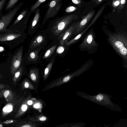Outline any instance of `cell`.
I'll use <instances>...</instances> for the list:
<instances>
[{"instance_id":"74e56055","label":"cell","mask_w":127,"mask_h":127,"mask_svg":"<svg viewBox=\"0 0 127 127\" xmlns=\"http://www.w3.org/2000/svg\"><path fill=\"white\" fill-rule=\"evenodd\" d=\"M126 17H127V9L126 10Z\"/></svg>"},{"instance_id":"52a82bcc","label":"cell","mask_w":127,"mask_h":127,"mask_svg":"<svg viewBox=\"0 0 127 127\" xmlns=\"http://www.w3.org/2000/svg\"><path fill=\"white\" fill-rule=\"evenodd\" d=\"M23 51L22 48L20 49L12 58L10 68V71L12 75H14L20 67L22 60Z\"/></svg>"},{"instance_id":"7a4b0ae2","label":"cell","mask_w":127,"mask_h":127,"mask_svg":"<svg viewBox=\"0 0 127 127\" xmlns=\"http://www.w3.org/2000/svg\"><path fill=\"white\" fill-rule=\"evenodd\" d=\"M23 4L20 2L14 8L10 10L6 14L0 16V32L6 31V28L11 22L14 17L22 7Z\"/></svg>"},{"instance_id":"d6986e66","label":"cell","mask_w":127,"mask_h":127,"mask_svg":"<svg viewBox=\"0 0 127 127\" xmlns=\"http://www.w3.org/2000/svg\"><path fill=\"white\" fill-rule=\"evenodd\" d=\"M46 0H37L35 3L32 5L30 7V11L32 13L36 9L38 8L39 6L42 3L44 2Z\"/></svg>"},{"instance_id":"836d02e7","label":"cell","mask_w":127,"mask_h":127,"mask_svg":"<svg viewBox=\"0 0 127 127\" xmlns=\"http://www.w3.org/2000/svg\"><path fill=\"white\" fill-rule=\"evenodd\" d=\"M5 85L1 83L0 84V90L3 89Z\"/></svg>"},{"instance_id":"9c48e42d","label":"cell","mask_w":127,"mask_h":127,"mask_svg":"<svg viewBox=\"0 0 127 127\" xmlns=\"http://www.w3.org/2000/svg\"><path fill=\"white\" fill-rule=\"evenodd\" d=\"M33 12L34 13V15L30 25L31 29L34 28L38 24L41 17L40 8H37Z\"/></svg>"},{"instance_id":"3957f363","label":"cell","mask_w":127,"mask_h":127,"mask_svg":"<svg viewBox=\"0 0 127 127\" xmlns=\"http://www.w3.org/2000/svg\"><path fill=\"white\" fill-rule=\"evenodd\" d=\"M63 0H51L48 5V9L43 18L42 23L44 24L49 19L54 17L61 9Z\"/></svg>"},{"instance_id":"1f68e13d","label":"cell","mask_w":127,"mask_h":127,"mask_svg":"<svg viewBox=\"0 0 127 127\" xmlns=\"http://www.w3.org/2000/svg\"><path fill=\"white\" fill-rule=\"evenodd\" d=\"M38 119L40 121H44L46 120L47 118L44 116H41L39 117Z\"/></svg>"},{"instance_id":"cb8c5ba5","label":"cell","mask_w":127,"mask_h":127,"mask_svg":"<svg viewBox=\"0 0 127 127\" xmlns=\"http://www.w3.org/2000/svg\"><path fill=\"white\" fill-rule=\"evenodd\" d=\"M77 9V8L74 6H70L68 7L65 10L66 12L69 13L72 12Z\"/></svg>"},{"instance_id":"e0dca14e","label":"cell","mask_w":127,"mask_h":127,"mask_svg":"<svg viewBox=\"0 0 127 127\" xmlns=\"http://www.w3.org/2000/svg\"><path fill=\"white\" fill-rule=\"evenodd\" d=\"M23 70V67L21 66L18 70L15 73L12 79L13 84L16 83L22 74Z\"/></svg>"},{"instance_id":"83f0119b","label":"cell","mask_w":127,"mask_h":127,"mask_svg":"<svg viewBox=\"0 0 127 127\" xmlns=\"http://www.w3.org/2000/svg\"><path fill=\"white\" fill-rule=\"evenodd\" d=\"M33 124H32V123H26L24 124H23L22 125L20 126L21 127H35Z\"/></svg>"},{"instance_id":"5b68a950","label":"cell","mask_w":127,"mask_h":127,"mask_svg":"<svg viewBox=\"0 0 127 127\" xmlns=\"http://www.w3.org/2000/svg\"><path fill=\"white\" fill-rule=\"evenodd\" d=\"M95 11L92 10L85 16L80 21L77 22L73 34L78 35L84 30V28L94 15Z\"/></svg>"},{"instance_id":"d590c367","label":"cell","mask_w":127,"mask_h":127,"mask_svg":"<svg viewBox=\"0 0 127 127\" xmlns=\"http://www.w3.org/2000/svg\"><path fill=\"white\" fill-rule=\"evenodd\" d=\"M39 105L38 104H35L34 105V107L36 108H38L39 107Z\"/></svg>"},{"instance_id":"8d00e7d4","label":"cell","mask_w":127,"mask_h":127,"mask_svg":"<svg viewBox=\"0 0 127 127\" xmlns=\"http://www.w3.org/2000/svg\"><path fill=\"white\" fill-rule=\"evenodd\" d=\"M3 126L1 124H0V127H2Z\"/></svg>"},{"instance_id":"7402d4cb","label":"cell","mask_w":127,"mask_h":127,"mask_svg":"<svg viewBox=\"0 0 127 127\" xmlns=\"http://www.w3.org/2000/svg\"><path fill=\"white\" fill-rule=\"evenodd\" d=\"M126 0H121L117 8V11H120L125 6Z\"/></svg>"},{"instance_id":"603a6c76","label":"cell","mask_w":127,"mask_h":127,"mask_svg":"<svg viewBox=\"0 0 127 127\" xmlns=\"http://www.w3.org/2000/svg\"><path fill=\"white\" fill-rule=\"evenodd\" d=\"M121 0H113L112 5L114 9H116L118 6Z\"/></svg>"},{"instance_id":"9a60e30c","label":"cell","mask_w":127,"mask_h":127,"mask_svg":"<svg viewBox=\"0 0 127 127\" xmlns=\"http://www.w3.org/2000/svg\"><path fill=\"white\" fill-rule=\"evenodd\" d=\"M19 0H9L5 5V10L9 11L14 8Z\"/></svg>"},{"instance_id":"4dcf8cb0","label":"cell","mask_w":127,"mask_h":127,"mask_svg":"<svg viewBox=\"0 0 127 127\" xmlns=\"http://www.w3.org/2000/svg\"><path fill=\"white\" fill-rule=\"evenodd\" d=\"M16 121L13 120H9L2 122L1 123L5 124H8L11 123Z\"/></svg>"},{"instance_id":"ac0fdd59","label":"cell","mask_w":127,"mask_h":127,"mask_svg":"<svg viewBox=\"0 0 127 127\" xmlns=\"http://www.w3.org/2000/svg\"><path fill=\"white\" fill-rule=\"evenodd\" d=\"M22 87L23 89H29L33 90L35 89L34 87L28 80H25L22 83Z\"/></svg>"},{"instance_id":"e575fe53","label":"cell","mask_w":127,"mask_h":127,"mask_svg":"<svg viewBox=\"0 0 127 127\" xmlns=\"http://www.w3.org/2000/svg\"><path fill=\"white\" fill-rule=\"evenodd\" d=\"M32 102L31 100H29L27 102V104L30 105H31L32 104Z\"/></svg>"},{"instance_id":"ba28073f","label":"cell","mask_w":127,"mask_h":127,"mask_svg":"<svg viewBox=\"0 0 127 127\" xmlns=\"http://www.w3.org/2000/svg\"><path fill=\"white\" fill-rule=\"evenodd\" d=\"M113 45L119 51V53L123 56L127 55V47L124 45L123 41L120 39H115L113 42Z\"/></svg>"},{"instance_id":"8992f818","label":"cell","mask_w":127,"mask_h":127,"mask_svg":"<svg viewBox=\"0 0 127 127\" xmlns=\"http://www.w3.org/2000/svg\"><path fill=\"white\" fill-rule=\"evenodd\" d=\"M77 22L75 21L72 23L68 29L59 37V44L61 45H65L69 40L70 38L73 34Z\"/></svg>"},{"instance_id":"ffe728a7","label":"cell","mask_w":127,"mask_h":127,"mask_svg":"<svg viewBox=\"0 0 127 127\" xmlns=\"http://www.w3.org/2000/svg\"><path fill=\"white\" fill-rule=\"evenodd\" d=\"M57 46V45H54L50 47L47 50L43 56V58L45 59L49 57L54 52Z\"/></svg>"},{"instance_id":"44dd1931","label":"cell","mask_w":127,"mask_h":127,"mask_svg":"<svg viewBox=\"0 0 127 127\" xmlns=\"http://www.w3.org/2000/svg\"><path fill=\"white\" fill-rule=\"evenodd\" d=\"M27 106L26 104H23L21 106L20 109L18 112V113L16 115V117H18L19 116L22 114V113L27 110Z\"/></svg>"},{"instance_id":"d4e9b609","label":"cell","mask_w":127,"mask_h":127,"mask_svg":"<svg viewBox=\"0 0 127 127\" xmlns=\"http://www.w3.org/2000/svg\"><path fill=\"white\" fill-rule=\"evenodd\" d=\"M7 0H0V16L3 10L4 5Z\"/></svg>"},{"instance_id":"f1b7e54d","label":"cell","mask_w":127,"mask_h":127,"mask_svg":"<svg viewBox=\"0 0 127 127\" xmlns=\"http://www.w3.org/2000/svg\"><path fill=\"white\" fill-rule=\"evenodd\" d=\"M72 2L74 4L79 6H81L82 2L81 0H71Z\"/></svg>"},{"instance_id":"277c9868","label":"cell","mask_w":127,"mask_h":127,"mask_svg":"<svg viewBox=\"0 0 127 127\" xmlns=\"http://www.w3.org/2000/svg\"><path fill=\"white\" fill-rule=\"evenodd\" d=\"M97 45L93 32L90 30L80 44L79 47L83 50L89 51L95 48Z\"/></svg>"},{"instance_id":"6da1fadb","label":"cell","mask_w":127,"mask_h":127,"mask_svg":"<svg viewBox=\"0 0 127 127\" xmlns=\"http://www.w3.org/2000/svg\"><path fill=\"white\" fill-rule=\"evenodd\" d=\"M78 18L77 15L71 14L56 19L51 23V30L54 34L59 37Z\"/></svg>"},{"instance_id":"4fadbf2b","label":"cell","mask_w":127,"mask_h":127,"mask_svg":"<svg viewBox=\"0 0 127 127\" xmlns=\"http://www.w3.org/2000/svg\"><path fill=\"white\" fill-rule=\"evenodd\" d=\"M41 49V48L30 52L28 57V60L31 61H36L38 58V53Z\"/></svg>"},{"instance_id":"484cf974","label":"cell","mask_w":127,"mask_h":127,"mask_svg":"<svg viewBox=\"0 0 127 127\" xmlns=\"http://www.w3.org/2000/svg\"><path fill=\"white\" fill-rule=\"evenodd\" d=\"M105 0H93L92 2L94 4V6H97L102 3Z\"/></svg>"},{"instance_id":"7c38bea8","label":"cell","mask_w":127,"mask_h":127,"mask_svg":"<svg viewBox=\"0 0 127 127\" xmlns=\"http://www.w3.org/2000/svg\"><path fill=\"white\" fill-rule=\"evenodd\" d=\"M29 77L33 82H36L38 80L39 73L38 70L36 68L31 69L29 72Z\"/></svg>"},{"instance_id":"8fae6325","label":"cell","mask_w":127,"mask_h":127,"mask_svg":"<svg viewBox=\"0 0 127 127\" xmlns=\"http://www.w3.org/2000/svg\"><path fill=\"white\" fill-rule=\"evenodd\" d=\"M45 38L42 35H39L36 36L31 44L30 48H34L39 46L43 42Z\"/></svg>"},{"instance_id":"d6a6232c","label":"cell","mask_w":127,"mask_h":127,"mask_svg":"<svg viewBox=\"0 0 127 127\" xmlns=\"http://www.w3.org/2000/svg\"><path fill=\"white\" fill-rule=\"evenodd\" d=\"M70 75L67 76L64 78L63 81L64 82H66L68 81L70 78Z\"/></svg>"},{"instance_id":"5bb4252c","label":"cell","mask_w":127,"mask_h":127,"mask_svg":"<svg viewBox=\"0 0 127 127\" xmlns=\"http://www.w3.org/2000/svg\"><path fill=\"white\" fill-rule=\"evenodd\" d=\"M3 95L7 101H10L13 98L12 92L10 90H2L0 91Z\"/></svg>"},{"instance_id":"4316f807","label":"cell","mask_w":127,"mask_h":127,"mask_svg":"<svg viewBox=\"0 0 127 127\" xmlns=\"http://www.w3.org/2000/svg\"><path fill=\"white\" fill-rule=\"evenodd\" d=\"M62 45L59 47L57 50V53L58 54H60L62 53L64 51V48Z\"/></svg>"},{"instance_id":"f546056e","label":"cell","mask_w":127,"mask_h":127,"mask_svg":"<svg viewBox=\"0 0 127 127\" xmlns=\"http://www.w3.org/2000/svg\"><path fill=\"white\" fill-rule=\"evenodd\" d=\"M103 98V96L102 95L99 94L97 95L96 97V98L97 100L100 101L102 100Z\"/></svg>"},{"instance_id":"2e32d148","label":"cell","mask_w":127,"mask_h":127,"mask_svg":"<svg viewBox=\"0 0 127 127\" xmlns=\"http://www.w3.org/2000/svg\"><path fill=\"white\" fill-rule=\"evenodd\" d=\"M54 60L49 62L45 68L44 75V78L46 79L47 77L53 66Z\"/></svg>"},{"instance_id":"30bf717a","label":"cell","mask_w":127,"mask_h":127,"mask_svg":"<svg viewBox=\"0 0 127 127\" xmlns=\"http://www.w3.org/2000/svg\"><path fill=\"white\" fill-rule=\"evenodd\" d=\"M21 36V34L19 33H9L2 34L0 35V41H4L11 40L16 39Z\"/></svg>"}]
</instances>
